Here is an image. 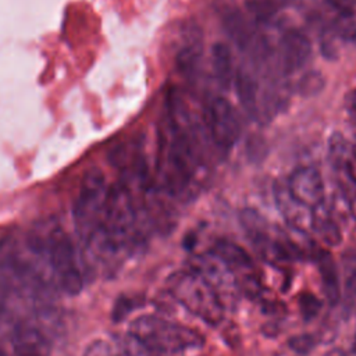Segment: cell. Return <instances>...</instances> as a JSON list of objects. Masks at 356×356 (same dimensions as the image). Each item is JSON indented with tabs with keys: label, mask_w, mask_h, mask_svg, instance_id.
<instances>
[{
	"label": "cell",
	"mask_w": 356,
	"mask_h": 356,
	"mask_svg": "<svg viewBox=\"0 0 356 356\" xmlns=\"http://www.w3.org/2000/svg\"><path fill=\"white\" fill-rule=\"evenodd\" d=\"M129 335L156 356L202 348L204 343L203 337L193 328L152 314L136 317L129 325Z\"/></svg>",
	"instance_id": "cell-1"
},
{
	"label": "cell",
	"mask_w": 356,
	"mask_h": 356,
	"mask_svg": "<svg viewBox=\"0 0 356 356\" xmlns=\"http://www.w3.org/2000/svg\"><path fill=\"white\" fill-rule=\"evenodd\" d=\"M167 289L186 310L210 325L222 320L224 305L214 288L192 270L175 271L167 280Z\"/></svg>",
	"instance_id": "cell-2"
},
{
	"label": "cell",
	"mask_w": 356,
	"mask_h": 356,
	"mask_svg": "<svg viewBox=\"0 0 356 356\" xmlns=\"http://www.w3.org/2000/svg\"><path fill=\"white\" fill-rule=\"evenodd\" d=\"M108 186L103 171L99 168L89 170L82 178L72 214L76 232L85 243L100 225Z\"/></svg>",
	"instance_id": "cell-3"
},
{
	"label": "cell",
	"mask_w": 356,
	"mask_h": 356,
	"mask_svg": "<svg viewBox=\"0 0 356 356\" xmlns=\"http://www.w3.org/2000/svg\"><path fill=\"white\" fill-rule=\"evenodd\" d=\"M206 125L213 142L222 150L231 149L241 135L236 110L224 97H216L209 103L206 108Z\"/></svg>",
	"instance_id": "cell-4"
},
{
	"label": "cell",
	"mask_w": 356,
	"mask_h": 356,
	"mask_svg": "<svg viewBox=\"0 0 356 356\" xmlns=\"http://www.w3.org/2000/svg\"><path fill=\"white\" fill-rule=\"evenodd\" d=\"M191 270L203 277L214 288L222 305L225 298L234 299L238 291L235 275L213 253H210V256H195L191 263Z\"/></svg>",
	"instance_id": "cell-5"
},
{
	"label": "cell",
	"mask_w": 356,
	"mask_h": 356,
	"mask_svg": "<svg viewBox=\"0 0 356 356\" xmlns=\"http://www.w3.org/2000/svg\"><path fill=\"white\" fill-rule=\"evenodd\" d=\"M286 186L296 200L310 209H314L324 202V181L320 171L314 167H298L291 174Z\"/></svg>",
	"instance_id": "cell-6"
},
{
	"label": "cell",
	"mask_w": 356,
	"mask_h": 356,
	"mask_svg": "<svg viewBox=\"0 0 356 356\" xmlns=\"http://www.w3.org/2000/svg\"><path fill=\"white\" fill-rule=\"evenodd\" d=\"M274 199L282 218L293 231L305 235L312 231L313 209L296 200L286 184H277L274 186Z\"/></svg>",
	"instance_id": "cell-7"
},
{
	"label": "cell",
	"mask_w": 356,
	"mask_h": 356,
	"mask_svg": "<svg viewBox=\"0 0 356 356\" xmlns=\"http://www.w3.org/2000/svg\"><path fill=\"white\" fill-rule=\"evenodd\" d=\"M10 342L17 356H51V341L31 324H15L10 332Z\"/></svg>",
	"instance_id": "cell-8"
},
{
	"label": "cell",
	"mask_w": 356,
	"mask_h": 356,
	"mask_svg": "<svg viewBox=\"0 0 356 356\" xmlns=\"http://www.w3.org/2000/svg\"><path fill=\"white\" fill-rule=\"evenodd\" d=\"M312 56L309 38L296 29H288L280 40V61L285 74L300 70Z\"/></svg>",
	"instance_id": "cell-9"
},
{
	"label": "cell",
	"mask_w": 356,
	"mask_h": 356,
	"mask_svg": "<svg viewBox=\"0 0 356 356\" xmlns=\"http://www.w3.org/2000/svg\"><path fill=\"white\" fill-rule=\"evenodd\" d=\"M312 232H314L321 242L328 246H337L342 241L341 228L325 202L313 209Z\"/></svg>",
	"instance_id": "cell-10"
},
{
	"label": "cell",
	"mask_w": 356,
	"mask_h": 356,
	"mask_svg": "<svg viewBox=\"0 0 356 356\" xmlns=\"http://www.w3.org/2000/svg\"><path fill=\"white\" fill-rule=\"evenodd\" d=\"M211 253L224 263L232 273L235 271H250L253 267L250 254L239 245L228 241L218 239L211 248Z\"/></svg>",
	"instance_id": "cell-11"
},
{
	"label": "cell",
	"mask_w": 356,
	"mask_h": 356,
	"mask_svg": "<svg viewBox=\"0 0 356 356\" xmlns=\"http://www.w3.org/2000/svg\"><path fill=\"white\" fill-rule=\"evenodd\" d=\"M203 50L200 29L195 25L189 26L184 35L182 46L177 56V64L184 74H191L197 67Z\"/></svg>",
	"instance_id": "cell-12"
},
{
	"label": "cell",
	"mask_w": 356,
	"mask_h": 356,
	"mask_svg": "<svg viewBox=\"0 0 356 356\" xmlns=\"http://www.w3.org/2000/svg\"><path fill=\"white\" fill-rule=\"evenodd\" d=\"M318 271L321 275L323 291L330 305H337L341 298V282L337 263L324 250H320L316 256Z\"/></svg>",
	"instance_id": "cell-13"
},
{
	"label": "cell",
	"mask_w": 356,
	"mask_h": 356,
	"mask_svg": "<svg viewBox=\"0 0 356 356\" xmlns=\"http://www.w3.org/2000/svg\"><path fill=\"white\" fill-rule=\"evenodd\" d=\"M238 99L242 104V107L249 114L257 113V104H259V85L254 76L246 71L245 68H238L234 76Z\"/></svg>",
	"instance_id": "cell-14"
},
{
	"label": "cell",
	"mask_w": 356,
	"mask_h": 356,
	"mask_svg": "<svg viewBox=\"0 0 356 356\" xmlns=\"http://www.w3.org/2000/svg\"><path fill=\"white\" fill-rule=\"evenodd\" d=\"M211 65L214 76L218 85L224 89H228L234 82V67H232V56L229 47L222 43H214L211 49Z\"/></svg>",
	"instance_id": "cell-15"
},
{
	"label": "cell",
	"mask_w": 356,
	"mask_h": 356,
	"mask_svg": "<svg viewBox=\"0 0 356 356\" xmlns=\"http://www.w3.org/2000/svg\"><path fill=\"white\" fill-rule=\"evenodd\" d=\"M225 29L231 39L241 49H248L254 42V32L250 22L238 11L229 13L225 17Z\"/></svg>",
	"instance_id": "cell-16"
},
{
	"label": "cell",
	"mask_w": 356,
	"mask_h": 356,
	"mask_svg": "<svg viewBox=\"0 0 356 356\" xmlns=\"http://www.w3.org/2000/svg\"><path fill=\"white\" fill-rule=\"evenodd\" d=\"M334 29L339 38L345 40H356V14L353 10L339 13L334 22Z\"/></svg>",
	"instance_id": "cell-17"
},
{
	"label": "cell",
	"mask_w": 356,
	"mask_h": 356,
	"mask_svg": "<svg viewBox=\"0 0 356 356\" xmlns=\"http://www.w3.org/2000/svg\"><path fill=\"white\" fill-rule=\"evenodd\" d=\"M248 10L254 19L266 22L277 13L278 3L275 0H246Z\"/></svg>",
	"instance_id": "cell-18"
},
{
	"label": "cell",
	"mask_w": 356,
	"mask_h": 356,
	"mask_svg": "<svg viewBox=\"0 0 356 356\" xmlns=\"http://www.w3.org/2000/svg\"><path fill=\"white\" fill-rule=\"evenodd\" d=\"M139 296H131V295H121L115 299L113 309H111V318L114 323H120L124 320L135 307L140 305Z\"/></svg>",
	"instance_id": "cell-19"
},
{
	"label": "cell",
	"mask_w": 356,
	"mask_h": 356,
	"mask_svg": "<svg viewBox=\"0 0 356 356\" xmlns=\"http://www.w3.org/2000/svg\"><path fill=\"white\" fill-rule=\"evenodd\" d=\"M321 302L310 292H303L299 296V310L303 320L310 321L320 313Z\"/></svg>",
	"instance_id": "cell-20"
},
{
	"label": "cell",
	"mask_w": 356,
	"mask_h": 356,
	"mask_svg": "<svg viewBox=\"0 0 356 356\" xmlns=\"http://www.w3.org/2000/svg\"><path fill=\"white\" fill-rule=\"evenodd\" d=\"M288 345L293 352H296L299 355H306L314 348L316 339L310 334H300V335L292 337L288 341Z\"/></svg>",
	"instance_id": "cell-21"
},
{
	"label": "cell",
	"mask_w": 356,
	"mask_h": 356,
	"mask_svg": "<svg viewBox=\"0 0 356 356\" xmlns=\"http://www.w3.org/2000/svg\"><path fill=\"white\" fill-rule=\"evenodd\" d=\"M83 356H114V353H113L108 342L96 339L86 346Z\"/></svg>",
	"instance_id": "cell-22"
},
{
	"label": "cell",
	"mask_w": 356,
	"mask_h": 356,
	"mask_svg": "<svg viewBox=\"0 0 356 356\" xmlns=\"http://www.w3.org/2000/svg\"><path fill=\"white\" fill-rule=\"evenodd\" d=\"M299 83H300L302 93H305V95L316 93L323 86V79L320 78L318 74H309V75L303 76V79Z\"/></svg>",
	"instance_id": "cell-23"
},
{
	"label": "cell",
	"mask_w": 356,
	"mask_h": 356,
	"mask_svg": "<svg viewBox=\"0 0 356 356\" xmlns=\"http://www.w3.org/2000/svg\"><path fill=\"white\" fill-rule=\"evenodd\" d=\"M328 3H330L331 6H334L335 8H338L339 13L352 11V7L355 6L353 0H328Z\"/></svg>",
	"instance_id": "cell-24"
},
{
	"label": "cell",
	"mask_w": 356,
	"mask_h": 356,
	"mask_svg": "<svg viewBox=\"0 0 356 356\" xmlns=\"http://www.w3.org/2000/svg\"><path fill=\"white\" fill-rule=\"evenodd\" d=\"M348 108L352 113V115L356 118V90H353L348 96Z\"/></svg>",
	"instance_id": "cell-25"
},
{
	"label": "cell",
	"mask_w": 356,
	"mask_h": 356,
	"mask_svg": "<svg viewBox=\"0 0 356 356\" xmlns=\"http://www.w3.org/2000/svg\"><path fill=\"white\" fill-rule=\"evenodd\" d=\"M324 356H346V355L342 350H339V349H334V350L325 353Z\"/></svg>",
	"instance_id": "cell-26"
},
{
	"label": "cell",
	"mask_w": 356,
	"mask_h": 356,
	"mask_svg": "<svg viewBox=\"0 0 356 356\" xmlns=\"http://www.w3.org/2000/svg\"><path fill=\"white\" fill-rule=\"evenodd\" d=\"M0 356H8V355L6 353V350H4L1 346H0Z\"/></svg>",
	"instance_id": "cell-27"
},
{
	"label": "cell",
	"mask_w": 356,
	"mask_h": 356,
	"mask_svg": "<svg viewBox=\"0 0 356 356\" xmlns=\"http://www.w3.org/2000/svg\"><path fill=\"white\" fill-rule=\"evenodd\" d=\"M353 153H355V157H356V146H353Z\"/></svg>",
	"instance_id": "cell-28"
},
{
	"label": "cell",
	"mask_w": 356,
	"mask_h": 356,
	"mask_svg": "<svg viewBox=\"0 0 356 356\" xmlns=\"http://www.w3.org/2000/svg\"><path fill=\"white\" fill-rule=\"evenodd\" d=\"M353 3H355V4H356V0H353Z\"/></svg>",
	"instance_id": "cell-29"
}]
</instances>
